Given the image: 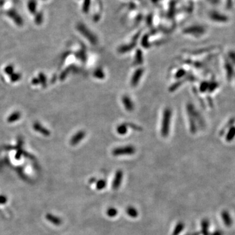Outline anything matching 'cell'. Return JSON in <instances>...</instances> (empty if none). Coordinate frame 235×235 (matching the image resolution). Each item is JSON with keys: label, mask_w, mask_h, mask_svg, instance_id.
<instances>
[{"label": "cell", "mask_w": 235, "mask_h": 235, "mask_svg": "<svg viewBox=\"0 0 235 235\" xmlns=\"http://www.w3.org/2000/svg\"><path fill=\"white\" fill-rule=\"evenodd\" d=\"M170 119H171V110L170 108H166L163 114V118L161 122V134L163 136H167L169 134Z\"/></svg>", "instance_id": "obj_1"}, {"label": "cell", "mask_w": 235, "mask_h": 235, "mask_svg": "<svg viewBox=\"0 0 235 235\" xmlns=\"http://www.w3.org/2000/svg\"><path fill=\"white\" fill-rule=\"evenodd\" d=\"M135 153V148L133 146H125L124 147L116 148L113 150V155L114 156L133 155Z\"/></svg>", "instance_id": "obj_2"}, {"label": "cell", "mask_w": 235, "mask_h": 235, "mask_svg": "<svg viewBox=\"0 0 235 235\" xmlns=\"http://www.w3.org/2000/svg\"><path fill=\"white\" fill-rule=\"evenodd\" d=\"M122 179H123V172L121 170H117L113 182V189L114 190H117L119 188V187L122 184Z\"/></svg>", "instance_id": "obj_3"}, {"label": "cell", "mask_w": 235, "mask_h": 235, "mask_svg": "<svg viewBox=\"0 0 235 235\" xmlns=\"http://www.w3.org/2000/svg\"><path fill=\"white\" fill-rule=\"evenodd\" d=\"M46 218L50 222H51L53 224H54L56 225H61V222H62L60 217L55 216V215H52L50 214H47L46 215Z\"/></svg>", "instance_id": "obj_4"}, {"label": "cell", "mask_w": 235, "mask_h": 235, "mask_svg": "<svg viewBox=\"0 0 235 235\" xmlns=\"http://www.w3.org/2000/svg\"><path fill=\"white\" fill-rule=\"evenodd\" d=\"M122 101L123 104L125 106V107L127 109V110L131 111L132 110V109L133 108V103L132 102V101L130 99V98L127 96H124L122 98Z\"/></svg>", "instance_id": "obj_5"}, {"label": "cell", "mask_w": 235, "mask_h": 235, "mask_svg": "<svg viewBox=\"0 0 235 235\" xmlns=\"http://www.w3.org/2000/svg\"><path fill=\"white\" fill-rule=\"evenodd\" d=\"M85 134L82 131H81V132L79 133H77L76 135H75L73 137H72V139H71V144L72 145H75L78 144V142H79L81 140H82L84 137Z\"/></svg>", "instance_id": "obj_6"}, {"label": "cell", "mask_w": 235, "mask_h": 235, "mask_svg": "<svg viewBox=\"0 0 235 235\" xmlns=\"http://www.w3.org/2000/svg\"><path fill=\"white\" fill-rule=\"evenodd\" d=\"M235 138V126H232L229 129L226 135V141L231 142Z\"/></svg>", "instance_id": "obj_7"}, {"label": "cell", "mask_w": 235, "mask_h": 235, "mask_svg": "<svg viewBox=\"0 0 235 235\" xmlns=\"http://www.w3.org/2000/svg\"><path fill=\"white\" fill-rule=\"evenodd\" d=\"M126 212L129 216L132 217V218H135L138 216V215H139L137 210L133 206L127 207L126 209Z\"/></svg>", "instance_id": "obj_8"}, {"label": "cell", "mask_w": 235, "mask_h": 235, "mask_svg": "<svg viewBox=\"0 0 235 235\" xmlns=\"http://www.w3.org/2000/svg\"><path fill=\"white\" fill-rule=\"evenodd\" d=\"M222 218L224 223L226 224L227 226H230L232 223V220L231 219L230 215L229 213L226 211H223L222 212Z\"/></svg>", "instance_id": "obj_9"}, {"label": "cell", "mask_w": 235, "mask_h": 235, "mask_svg": "<svg viewBox=\"0 0 235 235\" xmlns=\"http://www.w3.org/2000/svg\"><path fill=\"white\" fill-rule=\"evenodd\" d=\"M225 68H226L227 77L229 78V79H231V78H232V77H233V67H232L231 62L227 61V62L226 63Z\"/></svg>", "instance_id": "obj_10"}, {"label": "cell", "mask_w": 235, "mask_h": 235, "mask_svg": "<svg viewBox=\"0 0 235 235\" xmlns=\"http://www.w3.org/2000/svg\"><path fill=\"white\" fill-rule=\"evenodd\" d=\"M184 228V224L182 222H179L175 227L174 230L173 231L172 235H179Z\"/></svg>", "instance_id": "obj_11"}, {"label": "cell", "mask_w": 235, "mask_h": 235, "mask_svg": "<svg viewBox=\"0 0 235 235\" xmlns=\"http://www.w3.org/2000/svg\"><path fill=\"white\" fill-rule=\"evenodd\" d=\"M107 214L108 217H114L117 215V210L116 208H113V207H110L109 208L107 211Z\"/></svg>", "instance_id": "obj_12"}, {"label": "cell", "mask_w": 235, "mask_h": 235, "mask_svg": "<svg viewBox=\"0 0 235 235\" xmlns=\"http://www.w3.org/2000/svg\"><path fill=\"white\" fill-rule=\"evenodd\" d=\"M34 128L36 130H37L39 132H41V133H43V135H49V133L48 130H46L45 129L44 127L41 126V125H39V124H35L34 125Z\"/></svg>", "instance_id": "obj_13"}, {"label": "cell", "mask_w": 235, "mask_h": 235, "mask_svg": "<svg viewBox=\"0 0 235 235\" xmlns=\"http://www.w3.org/2000/svg\"><path fill=\"white\" fill-rule=\"evenodd\" d=\"M107 185V182L104 180H100L97 182L96 184V188L97 190H102Z\"/></svg>", "instance_id": "obj_14"}, {"label": "cell", "mask_w": 235, "mask_h": 235, "mask_svg": "<svg viewBox=\"0 0 235 235\" xmlns=\"http://www.w3.org/2000/svg\"><path fill=\"white\" fill-rule=\"evenodd\" d=\"M20 116V113H13V114H11V115L9 117V118H8V122H15L18 119H19Z\"/></svg>", "instance_id": "obj_15"}, {"label": "cell", "mask_w": 235, "mask_h": 235, "mask_svg": "<svg viewBox=\"0 0 235 235\" xmlns=\"http://www.w3.org/2000/svg\"><path fill=\"white\" fill-rule=\"evenodd\" d=\"M228 57L229 58L231 63H233L235 64V52L234 51H230L228 54Z\"/></svg>", "instance_id": "obj_16"}, {"label": "cell", "mask_w": 235, "mask_h": 235, "mask_svg": "<svg viewBox=\"0 0 235 235\" xmlns=\"http://www.w3.org/2000/svg\"><path fill=\"white\" fill-rule=\"evenodd\" d=\"M7 201V198L4 195H0V205H4L6 203Z\"/></svg>", "instance_id": "obj_17"}, {"label": "cell", "mask_w": 235, "mask_h": 235, "mask_svg": "<svg viewBox=\"0 0 235 235\" xmlns=\"http://www.w3.org/2000/svg\"><path fill=\"white\" fill-rule=\"evenodd\" d=\"M213 235H222V234H221L220 232H215V233L213 234Z\"/></svg>", "instance_id": "obj_18"}]
</instances>
